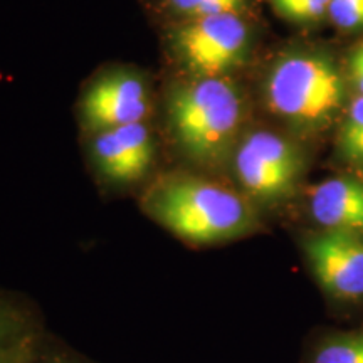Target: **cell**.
<instances>
[{
	"label": "cell",
	"mask_w": 363,
	"mask_h": 363,
	"mask_svg": "<svg viewBox=\"0 0 363 363\" xmlns=\"http://www.w3.org/2000/svg\"><path fill=\"white\" fill-rule=\"evenodd\" d=\"M167 76L239 78L259 48V24L252 13H217L160 27Z\"/></svg>",
	"instance_id": "5"
},
{
	"label": "cell",
	"mask_w": 363,
	"mask_h": 363,
	"mask_svg": "<svg viewBox=\"0 0 363 363\" xmlns=\"http://www.w3.org/2000/svg\"><path fill=\"white\" fill-rule=\"evenodd\" d=\"M328 24L342 33L363 30V0H331Z\"/></svg>",
	"instance_id": "16"
},
{
	"label": "cell",
	"mask_w": 363,
	"mask_h": 363,
	"mask_svg": "<svg viewBox=\"0 0 363 363\" xmlns=\"http://www.w3.org/2000/svg\"><path fill=\"white\" fill-rule=\"evenodd\" d=\"M283 220L291 229L330 230L363 239V175L338 172L308 184Z\"/></svg>",
	"instance_id": "9"
},
{
	"label": "cell",
	"mask_w": 363,
	"mask_h": 363,
	"mask_svg": "<svg viewBox=\"0 0 363 363\" xmlns=\"http://www.w3.org/2000/svg\"><path fill=\"white\" fill-rule=\"evenodd\" d=\"M158 93L152 76L133 65H110L81 89L76 116L81 135L140 121H155Z\"/></svg>",
	"instance_id": "7"
},
{
	"label": "cell",
	"mask_w": 363,
	"mask_h": 363,
	"mask_svg": "<svg viewBox=\"0 0 363 363\" xmlns=\"http://www.w3.org/2000/svg\"><path fill=\"white\" fill-rule=\"evenodd\" d=\"M30 363H99L78 348H74L59 335L45 328L35 342Z\"/></svg>",
	"instance_id": "15"
},
{
	"label": "cell",
	"mask_w": 363,
	"mask_h": 363,
	"mask_svg": "<svg viewBox=\"0 0 363 363\" xmlns=\"http://www.w3.org/2000/svg\"><path fill=\"white\" fill-rule=\"evenodd\" d=\"M45 328L43 311L33 298L0 288V352L38 337Z\"/></svg>",
	"instance_id": "10"
},
{
	"label": "cell",
	"mask_w": 363,
	"mask_h": 363,
	"mask_svg": "<svg viewBox=\"0 0 363 363\" xmlns=\"http://www.w3.org/2000/svg\"><path fill=\"white\" fill-rule=\"evenodd\" d=\"M143 9L160 27L217 13H252L256 0H142Z\"/></svg>",
	"instance_id": "13"
},
{
	"label": "cell",
	"mask_w": 363,
	"mask_h": 363,
	"mask_svg": "<svg viewBox=\"0 0 363 363\" xmlns=\"http://www.w3.org/2000/svg\"><path fill=\"white\" fill-rule=\"evenodd\" d=\"M303 363H363V323L353 328H315L303 345Z\"/></svg>",
	"instance_id": "11"
},
{
	"label": "cell",
	"mask_w": 363,
	"mask_h": 363,
	"mask_svg": "<svg viewBox=\"0 0 363 363\" xmlns=\"http://www.w3.org/2000/svg\"><path fill=\"white\" fill-rule=\"evenodd\" d=\"M272 12L288 24L315 29L328 22L331 0H266Z\"/></svg>",
	"instance_id": "14"
},
{
	"label": "cell",
	"mask_w": 363,
	"mask_h": 363,
	"mask_svg": "<svg viewBox=\"0 0 363 363\" xmlns=\"http://www.w3.org/2000/svg\"><path fill=\"white\" fill-rule=\"evenodd\" d=\"M254 106L262 118L316 145L333 133L352 98L342 59L316 43H289L257 71Z\"/></svg>",
	"instance_id": "2"
},
{
	"label": "cell",
	"mask_w": 363,
	"mask_h": 363,
	"mask_svg": "<svg viewBox=\"0 0 363 363\" xmlns=\"http://www.w3.org/2000/svg\"><path fill=\"white\" fill-rule=\"evenodd\" d=\"M330 165L343 174L363 175V96L352 94L333 130Z\"/></svg>",
	"instance_id": "12"
},
{
	"label": "cell",
	"mask_w": 363,
	"mask_h": 363,
	"mask_svg": "<svg viewBox=\"0 0 363 363\" xmlns=\"http://www.w3.org/2000/svg\"><path fill=\"white\" fill-rule=\"evenodd\" d=\"M145 217L192 249H211L269 229L257 208L224 177L169 165L140 192Z\"/></svg>",
	"instance_id": "3"
},
{
	"label": "cell",
	"mask_w": 363,
	"mask_h": 363,
	"mask_svg": "<svg viewBox=\"0 0 363 363\" xmlns=\"http://www.w3.org/2000/svg\"><path fill=\"white\" fill-rule=\"evenodd\" d=\"M293 239L306 271L331 310H363V239L313 229H293Z\"/></svg>",
	"instance_id": "8"
},
{
	"label": "cell",
	"mask_w": 363,
	"mask_h": 363,
	"mask_svg": "<svg viewBox=\"0 0 363 363\" xmlns=\"http://www.w3.org/2000/svg\"><path fill=\"white\" fill-rule=\"evenodd\" d=\"M315 148L264 118H254L235 143L227 180L267 224L283 220L308 185Z\"/></svg>",
	"instance_id": "4"
},
{
	"label": "cell",
	"mask_w": 363,
	"mask_h": 363,
	"mask_svg": "<svg viewBox=\"0 0 363 363\" xmlns=\"http://www.w3.org/2000/svg\"><path fill=\"white\" fill-rule=\"evenodd\" d=\"M40 335V333H39ZM38 337L27 340V342L17 345V347L11 348V350L0 352V363H30V358H33L35 342H38Z\"/></svg>",
	"instance_id": "18"
},
{
	"label": "cell",
	"mask_w": 363,
	"mask_h": 363,
	"mask_svg": "<svg viewBox=\"0 0 363 363\" xmlns=\"http://www.w3.org/2000/svg\"><path fill=\"white\" fill-rule=\"evenodd\" d=\"M343 66L352 94L363 96V39L348 51L347 57L343 59Z\"/></svg>",
	"instance_id": "17"
},
{
	"label": "cell",
	"mask_w": 363,
	"mask_h": 363,
	"mask_svg": "<svg viewBox=\"0 0 363 363\" xmlns=\"http://www.w3.org/2000/svg\"><path fill=\"white\" fill-rule=\"evenodd\" d=\"M252 91L240 78L167 76L157 125L170 165L227 179V165L254 120Z\"/></svg>",
	"instance_id": "1"
},
{
	"label": "cell",
	"mask_w": 363,
	"mask_h": 363,
	"mask_svg": "<svg viewBox=\"0 0 363 363\" xmlns=\"http://www.w3.org/2000/svg\"><path fill=\"white\" fill-rule=\"evenodd\" d=\"M86 165L104 195H135L170 165L157 121L81 135Z\"/></svg>",
	"instance_id": "6"
}]
</instances>
